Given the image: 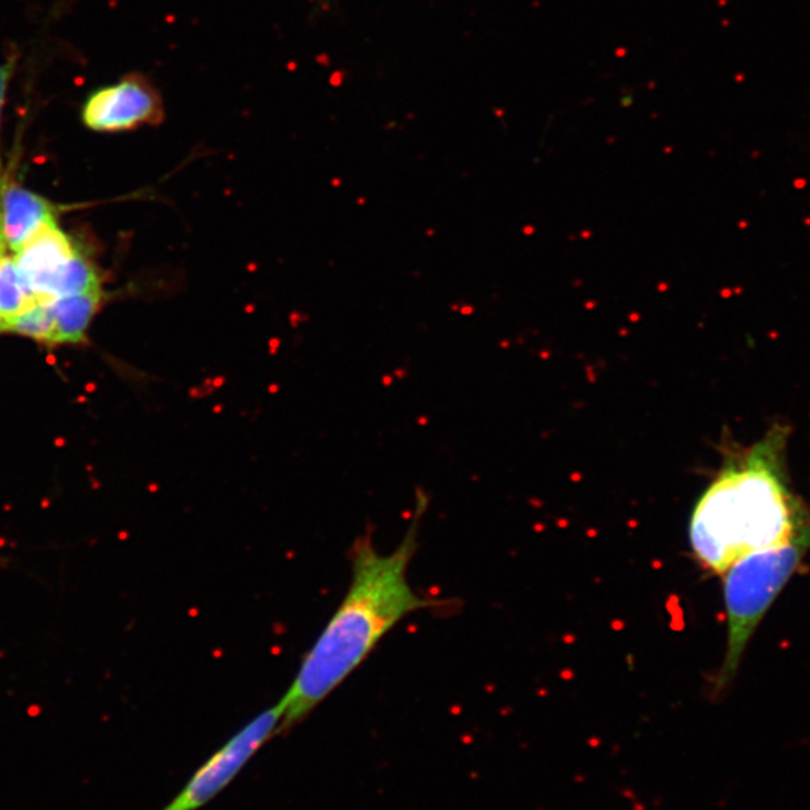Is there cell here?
<instances>
[{"mask_svg": "<svg viewBox=\"0 0 810 810\" xmlns=\"http://www.w3.org/2000/svg\"><path fill=\"white\" fill-rule=\"evenodd\" d=\"M280 706L249 720L220 751L192 775L182 791L162 810H199L214 800L239 775L259 749L275 738L281 725Z\"/></svg>", "mask_w": 810, "mask_h": 810, "instance_id": "4", "label": "cell"}, {"mask_svg": "<svg viewBox=\"0 0 810 810\" xmlns=\"http://www.w3.org/2000/svg\"><path fill=\"white\" fill-rule=\"evenodd\" d=\"M15 68H18V55L8 57L5 63L0 64V124H2L3 108H5V101L8 95V88H10L11 79L14 77Z\"/></svg>", "mask_w": 810, "mask_h": 810, "instance_id": "11", "label": "cell"}, {"mask_svg": "<svg viewBox=\"0 0 810 810\" xmlns=\"http://www.w3.org/2000/svg\"><path fill=\"white\" fill-rule=\"evenodd\" d=\"M5 249H7V243H5V237H3L2 220H0V257H2L3 254H5Z\"/></svg>", "mask_w": 810, "mask_h": 810, "instance_id": "12", "label": "cell"}, {"mask_svg": "<svg viewBox=\"0 0 810 810\" xmlns=\"http://www.w3.org/2000/svg\"><path fill=\"white\" fill-rule=\"evenodd\" d=\"M76 254L71 239L56 224L47 225L20 249L15 259L36 302H45L52 282Z\"/></svg>", "mask_w": 810, "mask_h": 810, "instance_id": "6", "label": "cell"}, {"mask_svg": "<svg viewBox=\"0 0 810 810\" xmlns=\"http://www.w3.org/2000/svg\"><path fill=\"white\" fill-rule=\"evenodd\" d=\"M0 220L7 247L14 252L34 239L47 225L56 224L55 212L47 200L22 187L3 188Z\"/></svg>", "mask_w": 810, "mask_h": 810, "instance_id": "7", "label": "cell"}, {"mask_svg": "<svg viewBox=\"0 0 810 810\" xmlns=\"http://www.w3.org/2000/svg\"><path fill=\"white\" fill-rule=\"evenodd\" d=\"M791 425L775 420L758 441H723L722 465L690 515L689 542L698 563L722 575L751 552L783 545L810 524L794 493L787 448Z\"/></svg>", "mask_w": 810, "mask_h": 810, "instance_id": "2", "label": "cell"}, {"mask_svg": "<svg viewBox=\"0 0 810 810\" xmlns=\"http://www.w3.org/2000/svg\"><path fill=\"white\" fill-rule=\"evenodd\" d=\"M810 551V524L783 545L751 552L723 572L728 621L725 656L713 683V697L734 683L749 641L785 585L803 567Z\"/></svg>", "mask_w": 810, "mask_h": 810, "instance_id": "3", "label": "cell"}, {"mask_svg": "<svg viewBox=\"0 0 810 810\" xmlns=\"http://www.w3.org/2000/svg\"><path fill=\"white\" fill-rule=\"evenodd\" d=\"M166 117L161 90L142 72H130L90 92L81 122L93 133H128L157 126Z\"/></svg>", "mask_w": 810, "mask_h": 810, "instance_id": "5", "label": "cell"}, {"mask_svg": "<svg viewBox=\"0 0 810 810\" xmlns=\"http://www.w3.org/2000/svg\"><path fill=\"white\" fill-rule=\"evenodd\" d=\"M102 297V290L95 289L48 302L55 318L57 344H74L83 339Z\"/></svg>", "mask_w": 810, "mask_h": 810, "instance_id": "8", "label": "cell"}, {"mask_svg": "<svg viewBox=\"0 0 810 810\" xmlns=\"http://www.w3.org/2000/svg\"><path fill=\"white\" fill-rule=\"evenodd\" d=\"M3 330L34 338L40 342L52 344V346L57 344L55 318H53L50 304H44V302H36L29 306L18 317L12 318Z\"/></svg>", "mask_w": 810, "mask_h": 810, "instance_id": "10", "label": "cell"}, {"mask_svg": "<svg viewBox=\"0 0 810 810\" xmlns=\"http://www.w3.org/2000/svg\"><path fill=\"white\" fill-rule=\"evenodd\" d=\"M36 304L15 257H0V330L29 306Z\"/></svg>", "mask_w": 810, "mask_h": 810, "instance_id": "9", "label": "cell"}, {"mask_svg": "<svg viewBox=\"0 0 810 810\" xmlns=\"http://www.w3.org/2000/svg\"><path fill=\"white\" fill-rule=\"evenodd\" d=\"M427 506V495L417 493L410 527L398 548L389 554L374 545L371 529L355 540L349 551V590L305 654L288 694L278 702L282 713L278 734L308 718L401 620L436 607V600L417 595L408 583V567L419 547L417 535Z\"/></svg>", "mask_w": 810, "mask_h": 810, "instance_id": "1", "label": "cell"}]
</instances>
